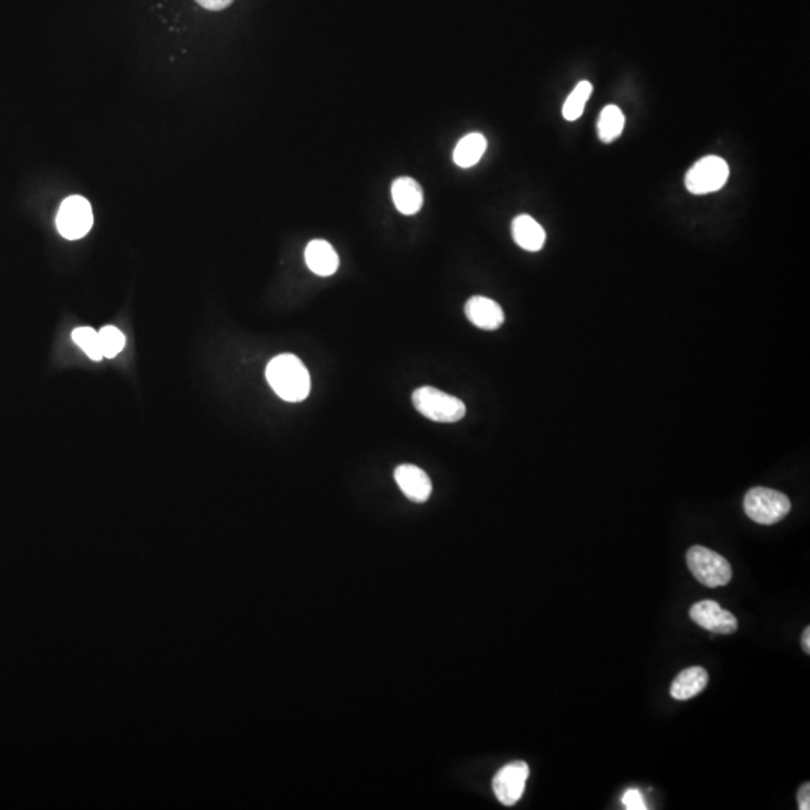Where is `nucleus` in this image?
Segmentation results:
<instances>
[{"instance_id": "f257e3e1", "label": "nucleus", "mask_w": 810, "mask_h": 810, "mask_svg": "<svg viewBox=\"0 0 810 810\" xmlns=\"http://www.w3.org/2000/svg\"><path fill=\"white\" fill-rule=\"evenodd\" d=\"M266 378L273 392L288 402H300L311 392V377L302 360L294 354H279L270 360Z\"/></svg>"}, {"instance_id": "f03ea898", "label": "nucleus", "mask_w": 810, "mask_h": 810, "mask_svg": "<svg viewBox=\"0 0 810 810\" xmlns=\"http://www.w3.org/2000/svg\"><path fill=\"white\" fill-rule=\"evenodd\" d=\"M413 405L426 419L438 423L459 422L467 411L461 399L429 386L414 390Z\"/></svg>"}, {"instance_id": "7ed1b4c3", "label": "nucleus", "mask_w": 810, "mask_h": 810, "mask_svg": "<svg viewBox=\"0 0 810 810\" xmlns=\"http://www.w3.org/2000/svg\"><path fill=\"white\" fill-rule=\"evenodd\" d=\"M743 507L746 515L756 524L773 525L788 515L791 501L783 492L758 486L747 492Z\"/></svg>"}, {"instance_id": "20e7f679", "label": "nucleus", "mask_w": 810, "mask_h": 810, "mask_svg": "<svg viewBox=\"0 0 810 810\" xmlns=\"http://www.w3.org/2000/svg\"><path fill=\"white\" fill-rule=\"evenodd\" d=\"M692 575L708 588L723 587L732 578L729 561L705 546H692L686 555Z\"/></svg>"}, {"instance_id": "39448f33", "label": "nucleus", "mask_w": 810, "mask_h": 810, "mask_svg": "<svg viewBox=\"0 0 810 810\" xmlns=\"http://www.w3.org/2000/svg\"><path fill=\"white\" fill-rule=\"evenodd\" d=\"M59 233L69 240L81 239L89 233L93 225L92 207L81 195H71L60 204L56 216Z\"/></svg>"}, {"instance_id": "423d86ee", "label": "nucleus", "mask_w": 810, "mask_h": 810, "mask_svg": "<svg viewBox=\"0 0 810 810\" xmlns=\"http://www.w3.org/2000/svg\"><path fill=\"white\" fill-rule=\"evenodd\" d=\"M729 177V167L719 156H705L687 171L686 188L695 195L710 194L723 188Z\"/></svg>"}, {"instance_id": "0eeeda50", "label": "nucleus", "mask_w": 810, "mask_h": 810, "mask_svg": "<svg viewBox=\"0 0 810 810\" xmlns=\"http://www.w3.org/2000/svg\"><path fill=\"white\" fill-rule=\"evenodd\" d=\"M530 776L527 762L515 761L504 765L492 780L495 797L504 806H513L521 800L525 783Z\"/></svg>"}, {"instance_id": "6e6552de", "label": "nucleus", "mask_w": 810, "mask_h": 810, "mask_svg": "<svg viewBox=\"0 0 810 810\" xmlns=\"http://www.w3.org/2000/svg\"><path fill=\"white\" fill-rule=\"evenodd\" d=\"M690 618L702 629L716 635H731L737 630L738 621L732 612L720 608L714 600H701L690 608Z\"/></svg>"}, {"instance_id": "1a4fd4ad", "label": "nucleus", "mask_w": 810, "mask_h": 810, "mask_svg": "<svg viewBox=\"0 0 810 810\" xmlns=\"http://www.w3.org/2000/svg\"><path fill=\"white\" fill-rule=\"evenodd\" d=\"M395 480L405 497L414 503H425L432 494L428 474L417 465L402 464L395 470Z\"/></svg>"}, {"instance_id": "9d476101", "label": "nucleus", "mask_w": 810, "mask_h": 810, "mask_svg": "<svg viewBox=\"0 0 810 810\" xmlns=\"http://www.w3.org/2000/svg\"><path fill=\"white\" fill-rule=\"evenodd\" d=\"M465 315L471 324L483 330H497L503 326L504 312L495 300L473 296L465 303Z\"/></svg>"}, {"instance_id": "9b49d317", "label": "nucleus", "mask_w": 810, "mask_h": 810, "mask_svg": "<svg viewBox=\"0 0 810 810\" xmlns=\"http://www.w3.org/2000/svg\"><path fill=\"white\" fill-rule=\"evenodd\" d=\"M305 260L309 269L318 276H330L338 270L339 257L333 246L326 240L315 239L305 249Z\"/></svg>"}, {"instance_id": "f8f14e48", "label": "nucleus", "mask_w": 810, "mask_h": 810, "mask_svg": "<svg viewBox=\"0 0 810 810\" xmlns=\"http://www.w3.org/2000/svg\"><path fill=\"white\" fill-rule=\"evenodd\" d=\"M708 684V672L702 666L683 669L671 683L672 698L677 701L695 698Z\"/></svg>"}, {"instance_id": "ddd939ff", "label": "nucleus", "mask_w": 810, "mask_h": 810, "mask_svg": "<svg viewBox=\"0 0 810 810\" xmlns=\"http://www.w3.org/2000/svg\"><path fill=\"white\" fill-rule=\"evenodd\" d=\"M392 198L402 215H414L423 204V191L411 177H398L392 183Z\"/></svg>"}, {"instance_id": "4468645a", "label": "nucleus", "mask_w": 810, "mask_h": 810, "mask_svg": "<svg viewBox=\"0 0 810 810\" xmlns=\"http://www.w3.org/2000/svg\"><path fill=\"white\" fill-rule=\"evenodd\" d=\"M512 236L513 240L525 251H540L545 245V230L530 215H519L513 219Z\"/></svg>"}, {"instance_id": "2eb2a0df", "label": "nucleus", "mask_w": 810, "mask_h": 810, "mask_svg": "<svg viewBox=\"0 0 810 810\" xmlns=\"http://www.w3.org/2000/svg\"><path fill=\"white\" fill-rule=\"evenodd\" d=\"M486 146H488V143H486V138L482 134L474 132V134L465 135L458 141L455 150H453V161L461 168L473 167L482 158Z\"/></svg>"}, {"instance_id": "dca6fc26", "label": "nucleus", "mask_w": 810, "mask_h": 810, "mask_svg": "<svg viewBox=\"0 0 810 810\" xmlns=\"http://www.w3.org/2000/svg\"><path fill=\"white\" fill-rule=\"evenodd\" d=\"M626 125V117L617 105H606L597 120V135L603 143H611L620 137Z\"/></svg>"}, {"instance_id": "f3484780", "label": "nucleus", "mask_w": 810, "mask_h": 810, "mask_svg": "<svg viewBox=\"0 0 810 810\" xmlns=\"http://www.w3.org/2000/svg\"><path fill=\"white\" fill-rule=\"evenodd\" d=\"M591 92H593V86H591L590 81H581V83L572 90V93L567 96L566 102H564V119L569 120V122L578 120L579 117L582 116V113H584L585 104H587L588 99H590Z\"/></svg>"}, {"instance_id": "a211bd4d", "label": "nucleus", "mask_w": 810, "mask_h": 810, "mask_svg": "<svg viewBox=\"0 0 810 810\" xmlns=\"http://www.w3.org/2000/svg\"><path fill=\"white\" fill-rule=\"evenodd\" d=\"M72 339L87 354V357L95 362H99L104 357L99 333L92 327H78L72 332Z\"/></svg>"}, {"instance_id": "6ab92c4d", "label": "nucleus", "mask_w": 810, "mask_h": 810, "mask_svg": "<svg viewBox=\"0 0 810 810\" xmlns=\"http://www.w3.org/2000/svg\"><path fill=\"white\" fill-rule=\"evenodd\" d=\"M98 333L99 339H101L102 354H104V357L113 359V357H116L117 354L125 348V335H123L116 326L102 327Z\"/></svg>"}, {"instance_id": "aec40b11", "label": "nucleus", "mask_w": 810, "mask_h": 810, "mask_svg": "<svg viewBox=\"0 0 810 810\" xmlns=\"http://www.w3.org/2000/svg\"><path fill=\"white\" fill-rule=\"evenodd\" d=\"M624 809L627 810H645L647 809V804H645L644 797H642L641 792L638 789H627L624 792L623 798Z\"/></svg>"}, {"instance_id": "412c9836", "label": "nucleus", "mask_w": 810, "mask_h": 810, "mask_svg": "<svg viewBox=\"0 0 810 810\" xmlns=\"http://www.w3.org/2000/svg\"><path fill=\"white\" fill-rule=\"evenodd\" d=\"M195 2L209 11H222V9L228 8L233 0H195Z\"/></svg>"}, {"instance_id": "4be33fe9", "label": "nucleus", "mask_w": 810, "mask_h": 810, "mask_svg": "<svg viewBox=\"0 0 810 810\" xmlns=\"http://www.w3.org/2000/svg\"><path fill=\"white\" fill-rule=\"evenodd\" d=\"M798 800V809L800 810H809L810 809V783H804L801 785L800 791L797 794Z\"/></svg>"}, {"instance_id": "5701e85b", "label": "nucleus", "mask_w": 810, "mask_h": 810, "mask_svg": "<svg viewBox=\"0 0 810 810\" xmlns=\"http://www.w3.org/2000/svg\"><path fill=\"white\" fill-rule=\"evenodd\" d=\"M801 644H803L804 653H810V627L804 629L803 636H801Z\"/></svg>"}]
</instances>
